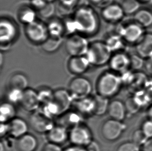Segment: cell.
Masks as SVG:
<instances>
[{
  "label": "cell",
  "instance_id": "9c48e42d",
  "mask_svg": "<svg viewBox=\"0 0 152 151\" xmlns=\"http://www.w3.org/2000/svg\"><path fill=\"white\" fill-rule=\"evenodd\" d=\"M25 33L30 41L42 44L50 36L47 25L39 21L35 20L26 25Z\"/></svg>",
  "mask_w": 152,
  "mask_h": 151
},
{
  "label": "cell",
  "instance_id": "6da1fadb",
  "mask_svg": "<svg viewBox=\"0 0 152 151\" xmlns=\"http://www.w3.org/2000/svg\"><path fill=\"white\" fill-rule=\"evenodd\" d=\"M76 32L91 35L97 32L99 20L97 15L92 8L83 6L75 12L73 17Z\"/></svg>",
  "mask_w": 152,
  "mask_h": 151
},
{
  "label": "cell",
  "instance_id": "3957f363",
  "mask_svg": "<svg viewBox=\"0 0 152 151\" xmlns=\"http://www.w3.org/2000/svg\"><path fill=\"white\" fill-rule=\"evenodd\" d=\"M113 51L105 42L95 41L89 46L86 57L91 65H104L109 63Z\"/></svg>",
  "mask_w": 152,
  "mask_h": 151
},
{
  "label": "cell",
  "instance_id": "603a6c76",
  "mask_svg": "<svg viewBox=\"0 0 152 151\" xmlns=\"http://www.w3.org/2000/svg\"><path fill=\"white\" fill-rule=\"evenodd\" d=\"M132 19L145 30L152 28V10L149 8H140L132 16Z\"/></svg>",
  "mask_w": 152,
  "mask_h": 151
},
{
  "label": "cell",
  "instance_id": "7a4b0ae2",
  "mask_svg": "<svg viewBox=\"0 0 152 151\" xmlns=\"http://www.w3.org/2000/svg\"><path fill=\"white\" fill-rule=\"evenodd\" d=\"M122 82L121 76L117 73L112 71L104 73L97 81L98 94L108 98L115 96L121 90Z\"/></svg>",
  "mask_w": 152,
  "mask_h": 151
},
{
  "label": "cell",
  "instance_id": "5b68a950",
  "mask_svg": "<svg viewBox=\"0 0 152 151\" xmlns=\"http://www.w3.org/2000/svg\"><path fill=\"white\" fill-rule=\"evenodd\" d=\"M89 46L85 37L77 34L71 35L65 43L66 51L71 57L86 55Z\"/></svg>",
  "mask_w": 152,
  "mask_h": 151
},
{
  "label": "cell",
  "instance_id": "7402d4cb",
  "mask_svg": "<svg viewBox=\"0 0 152 151\" xmlns=\"http://www.w3.org/2000/svg\"><path fill=\"white\" fill-rule=\"evenodd\" d=\"M16 146L18 151H35L38 146V141L34 135L27 133L19 138Z\"/></svg>",
  "mask_w": 152,
  "mask_h": 151
},
{
  "label": "cell",
  "instance_id": "e0dca14e",
  "mask_svg": "<svg viewBox=\"0 0 152 151\" xmlns=\"http://www.w3.org/2000/svg\"><path fill=\"white\" fill-rule=\"evenodd\" d=\"M90 65L86 56L72 57L68 62V68L72 74L80 75L86 72Z\"/></svg>",
  "mask_w": 152,
  "mask_h": 151
},
{
  "label": "cell",
  "instance_id": "9a60e30c",
  "mask_svg": "<svg viewBox=\"0 0 152 151\" xmlns=\"http://www.w3.org/2000/svg\"><path fill=\"white\" fill-rule=\"evenodd\" d=\"M20 104L27 111L34 112L37 111L41 105L37 91L30 88L25 90Z\"/></svg>",
  "mask_w": 152,
  "mask_h": 151
},
{
  "label": "cell",
  "instance_id": "484cf974",
  "mask_svg": "<svg viewBox=\"0 0 152 151\" xmlns=\"http://www.w3.org/2000/svg\"><path fill=\"white\" fill-rule=\"evenodd\" d=\"M16 110L14 105L10 102H3L0 107L1 123H8L15 118Z\"/></svg>",
  "mask_w": 152,
  "mask_h": 151
},
{
  "label": "cell",
  "instance_id": "ab89813d",
  "mask_svg": "<svg viewBox=\"0 0 152 151\" xmlns=\"http://www.w3.org/2000/svg\"><path fill=\"white\" fill-rule=\"evenodd\" d=\"M42 151H63L60 145L49 142L44 146Z\"/></svg>",
  "mask_w": 152,
  "mask_h": 151
},
{
  "label": "cell",
  "instance_id": "7c38bea8",
  "mask_svg": "<svg viewBox=\"0 0 152 151\" xmlns=\"http://www.w3.org/2000/svg\"><path fill=\"white\" fill-rule=\"evenodd\" d=\"M17 28L12 21L8 19H1L0 23L1 48L8 49L9 45L16 37Z\"/></svg>",
  "mask_w": 152,
  "mask_h": 151
},
{
  "label": "cell",
  "instance_id": "cb8c5ba5",
  "mask_svg": "<svg viewBox=\"0 0 152 151\" xmlns=\"http://www.w3.org/2000/svg\"><path fill=\"white\" fill-rule=\"evenodd\" d=\"M62 115L60 124L68 128H72L78 125L83 123V115L78 112H69Z\"/></svg>",
  "mask_w": 152,
  "mask_h": 151
},
{
  "label": "cell",
  "instance_id": "f1b7e54d",
  "mask_svg": "<svg viewBox=\"0 0 152 151\" xmlns=\"http://www.w3.org/2000/svg\"><path fill=\"white\" fill-rule=\"evenodd\" d=\"M95 100V110L94 114L102 116L107 113L110 102L109 98L98 94L94 96Z\"/></svg>",
  "mask_w": 152,
  "mask_h": 151
},
{
  "label": "cell",
  "instance_id": "60d3db41",
  "mask_svg": "<svg viewBox=\"0 0 152 151\" xmlns=\"http://www.w3.org/2000/svg\"><path fill=\"white\" fill-rule=\"evenodd\" d=\"M31 2L32 8L37 9V11L43 8L48 3L45 0H31Z\"/></svg>",
  "mask_w": 152,
  "mask_h": 151
},
{
  "label": "cell",
  "instance_id": "f35d334b",
  "mask_svg": "<svg viewBox=\"0 0 152 151\" xmlns=\"http://www.w3.org/2000/svg\"><path fill=\"white\" fill-rule=\"evenodd\" d=\"M141 129L148 139L152 138V120H147L143 123Z\"/></svg>",
  "mask_w": 152,
  "mask_h": 151
},
{
  "label": "cell",
  "instance_id": "816d5d0a",
  "mask_svg": "<svg viewBox=\"0 0 152 151\" xmlns=\"http://www.w3.org/2000/svg\"><path fill=\"white\" fill-rule=\"evenodd\" d=\"M45 1H46L48 3H53L55 0H45Z\"/></svg>",
  "mask_w": 152,
  "mask_h": 151
},
{
  "label": "cell",
  "instance_id": "c3c4849f",
  "mask_svg": "<svg viewBox=\"0 0 152 151\" xmlns=\"http://www.w3.org/2000/svg\"><path fill=\"white\" fill-rule=\"evenodd\" d=\"M144 66L146 70L152 73V57L145 60V65Z\"/></svg>",
  "mask_w": 152,
  "mask_h": 151
},
{
  "label": "cell",
  "instance_id": "4dcf8cb0",
  "mask_svg": "<svg viewBox=\"0 0 152 151\" xmlns=\"http://www.w3.org/2000/svg\"><path fill=\"white\" fill-rule=\"evenodd\" d=\"M121 5L126 16H133L141 8V4L138 0H123Z\"/></svg>",
  "mask_w": 152,
  "mask_h": 151
},
{
  "label": "cell",
  "instance_id": "74e56055",
  "mask_svg": "<svg viewBox=\"0 0 152 151\" xmlns=\"http://www.w3.org/2000/svg\"><path fill=\"white\" fill-rule=\"evenodd\" d=\"M115 151H140V147L132 141H128L119 144Z\"/></svg>",
  "mask_w": 152,
  "mask_h": 151
},
{
  "label": "cell",
  "instance_id": "8992f818",
  "mask_svg": "<svg viewBox=\"0 0 152 151\" xmlns=\"http://www.w3.org/2000/svg\"><path fill=\"white\" fill-rule=\"evenodd\" d=\"M69 92L74 100H78L90 96L93 86L88 79L83 77L74 78L69 84Z\"/></svg>",
  "mask_w": 152,
  "mask_h": 151
},
{
  "label": "cell",
  "instance_id": "1f68e13d",
  "mask_svg": "<svg viewBox=\"0 0 152 151\" xmlns=\"http://www.w3.org/2000/svg\"><path fill=\"white\" fill-rule=\"evenodd\" d=\"M61 38L49 36L45 41L42 44V49L47 52H53L56 51L61 44Z\"/></svg>",
  "mask_w": 152,
  "mask_h": 151
},
{
  "label": "cell",
  "instance_id": "44dd1931",
  "mask_svg": "<svg viewBox=\"0 0 152 151\" xmlns=\"http://www.w3.org/2000/svg\"><path fill=\"white\" fill-rule=\"evenodd\" d=\"M127 109L125 104L119 100H113L110 102L107 113L111 118L123 121L125 118Z\"/></svg>",
  "mask_w": 152,
  "mask_h": 151
},
{
  "label": "cell",
  "instance_id": "d6986e66",
  "mask_svg": "<svg viewBox=\"0 0 152 151\" xmlns=\"http://www.w3.org/2000/svg\"><path fill=\"white\" fill-rule=\"evenodd\" d=\"M10 135L15 138L18 139L27 134L29 129L26 121L20 118H15L9 122Z\"/></svg>",
  "mask_w": 152,
  "mask_h": 151
},
{
  "label": "cell",
  "instance_id": "ee69618b",
  "mask_svg": "<svg viewBox=\"0 0 152 151\" xmlns=\"http://www.w3.org/2000/svg\"><path fill=\"white\" fill-rule=\"evenodd\" d=\"M8 134H10V126L8 123H1L0 127L1 137H4Z\"/></svg>",
  "mask_w": 152,
  "mask_h": 151
},
{
  "label": "cell",
  "instance_id": "bcb514c9",
  "mask_svg": "<svg viewBox=\"0 0 152 151\" xmlns=\"http://www.w3.org/2000/svg\"><path fill=\"white\" fill-rule=\"evenodd\" d=\"M141 148V151H152V138L148 139Z\"/></svg>",
  "mask_w": 152,
  "mask_h": 151
},
{
  "label": "cell",
  "instance_id": "f907efd6",
  "mask_svg": "<svg viewBox=\"0 0 152 151\" xmlns=\"http://www.w3.org/2000/svg\"><path fill=\"white\" fill-rule=\"evenodd\" d=\"M0 151H5L4 144L2 142H1L0 143Z\"/></svg>",
  "mask_w": 152,
  "mask_h": 151
},
{
  "label": "cell",
  "instance_id": "ac0fdd59",
  "mask_svg": "<svg viewBox=\"0 0 152 151\" xmlns=\"http://www.w3.org/2000/svg\"><path fill=\"white\" fill-rule=\"evenodd\" d=\"M48 138L50 142L60 145L65 143L69 138V133L65 127L58 125H55L47 133Z\"/></svg>",
  "mask_w": 152,
  "mask_h": 151
},
{
  "label": "cell",
  "instance_id": "681fc988",
  "mask_svg": "<svg viewBox=\"0 0 152 151\" xmlns=\"http://www.w3.org/2000/svg\"><path fill=\"white\" fill-rule=\"evenodd\" d=\"M141 4H148L152 3V0H138Z\"/></svg>",
  "mask_w": 152,
  "mask_h": 151
},
{
  "label": "cell",
  "instance_id": "7dc6e473",
  "mask_svg": "<svg viewBox=\"0 0 152 151\" xmlns=\"http://www.w3.org/2000/svg\"><path fill=\"white\" fill-rule=\"evenodd\" d=\"M63 151H87L86 148L77 145H72L70 147H66Z\"/></svg>",
  "mask_w": 152,
  "mask_h": 151
},
{
  "label": "cell",
  "instance_id": "7bdbcfd3",
  "mask_svg": "<svg viewBox=\"0 0 152 151\" xmlns=\"http://www.w3.org/2000/svg\"><path fill=\"white\" fill-rule=\"evenodd\" d=\"M92 3L96 5L104 8L107 6L113 3V0H91Z\"/></svg>",
  "mask_w": 152,
  "mask_h": 151
},
{
  "label": "cell",
  "instance_id": "d6a6232c",
  "mask_svg": "<svg viewBox=\"0 0 152 151\" xmlns=\"http://www.w3.org/2000/svg\"><path fill=\"white\" fill-rule=\"evenodd\" d=\"M24 91L17 89L10 88L6 95L8 102L12 104H20L23 98V94Z\"/></svg>",
  "mask_w": 152,
  "mask_h": 151
},
{
  "label": "cell",
  "instance_id": "ba28073f",
  "mask_svg": "<svg viewBox=\"0 0 152 151\" xmlns=\"http://www.w3.org/2000/svg\"><path fill=\"white\" fill-rule=\"evenodd\" d=\"M69 139L73 145L85 147L93 141V134L88 127L82 123L71 129Z\"/></svg>",
  "mask_w": 152,
  "mask_h": 151
},
{
  "label": "cell",
  "instance_id": "836d02e7",
  "mask_svg": "<svg viewBox=\"0 0 152 151\" xmlns=\"http://www.w3.org/2000/svg\"><path fill=\"white\" fill-rule=\"evenodd\" d=\"M41 104L44 105L51 102L53 99L54 91L50 88H42L37 91Z\"/></svg>",
  "mask_w": 152,
  "mask_h": 151
},
{
  "label": "cell",
  "instance_id": "f6af8a7d",
  "mask_svg": "<svg viewBox=\"0 0 152 151\" xmlns=\"http://www.w3.org/2000/svg\"><path fill=\"white\" fill-rule=\"evenodd\" d=\"M78 0H59L62 6L66 8H72L74 7L78 2Z\"/></svg>",
  "mask_w": 152,
  "mask_h": 151
},
{
  "label": "cell",
  "instance_id": "8fae6325",
  "mask_svg": "<svg viewBox=\"0 0 152 151\" xmlns=\"http://www.w3.org/2000/svg\"><path fill=\"white\" fill-rule=\"evenodd\" d=\"M109 64L112 72L117 74H123L131 70L130 54L125 51L116 52L112 56Z\"/></svg>",
  "mask_w": 152,
  "mask_h": 151
},
{
  "label": "cell",
  "instance_id": "277c9868",
  "mask_svg": "<svg viewBox=\"0 0 152 151\" xmlns=\"http://www.w3.org/2000/svg\"><path fill=\"white\" fill-rule=\"evenodd\" d=\"M145 29L136 23L133 19L118 27L117 34L127 45L136 46L146 33Z\"/></svg>",
  "mask_w": 152,
  "mask_h": 151
},
{
  "label": "cell",
  "instance_id": "5bb4252c",
  "mask_svg": "<svg viewBox=\"0 0 152 151\" xmlns=\"http://www.w3.org/2000/svg\"><path fill=\"white\" fill-rule=\"evenodd\" d=\"M74 100L69 91L60 89L54 91L53 101L59 109L61 115L69 110Z\"/></svg>",
  "mask_w": 152,
  "mask_h": 151
},
{
  "label": "cell",
  "instance_id": "b9f144b4",
  "mask_svg": "<svg viewBox=\"0 0 152 151\" xmlns=\"http://www.w3.org/2000/svg\"><path fill=\"white\" fill-rule=\"evenodd\" d=\"M87 151H101L100 145L97 141L93 140L85 147Z\"/></svg>",
  "mask_w": 152,
  "mask_h": 151
},
{
  "label": "cell",
  "instance_id": "8d00e7d4",
  "mask_svg": "<svg viewBox=\"0 0 152 151\" xmlns=\"http://www.w3.org/2000/svg\"><path fill=\"white\" fill-rule=\"evenodd\" d=\"M55 7L53 3H48L45 7L39 10V15L44 18H50L55 13Z\"/></svg>",
  "mask_w": 152,
  "mask_h": 151
},
{
  "label": "cell",
  "instance_id": "2e32d148",
  "mask_svg": "<svg viewBox=\"0 0 152 151\" xmlns=\"http://www.w3.org/2000/svg\"><path fill=\"white\" fill-rule=\"evenodd\" d=\"M136 53L146 60L152 57V32H146L135 46Z\"/></svg>",
  "mask_w": 152,
  "mask_h": 151
},
{
  "label": "cell",
  "instance_id": "e575fe53",
  "mask_svg": "<svg viewBox=\"0 0 152 151\" xmlns=\"http://www.w3.org/2000/svg\"><path fill=\"white\" fill-rule=\"evenodd\" d=\"M130 60H131V68L130 69L136 71H138L143 68L145 65V59L137 53H134L130 54Z\"/></svg>",
  "mask_w": 152,
  "mask_h": 151
},
{
  "label": "cell",
  "instance_id": "d4e9b609",
  "mask_svg": "<svg viewBox=\"0 0 152 151\" xmlns=\"http://www.w3.org/2000/svg\"><path fill=\"white\" fill-rule=\"evenodd\" d=\"M29 80L27 76L20 73L12 75L8 81L10 88L17 89L23 91L29 88Z\"/></svg>",
  "mask_w": 152,
  "mask_h": 151
},
{
  "label": "cell",
  "instance_id": "4316f807",
  "mask_svg": "<svg viewBox=\"0 0 152 151\" xmlns=\"http://www.w3.org/2000/svg\"><path fill=\"white\" fill-rule=\"evenodd\" d=\"M48 32L50 36L57 38H61L65 32L64 24L59 19L51 20L47 25Z\"/></svg>",
  "mask_w": 152,
  "mask_h": 151
},
{
  "label": "cell",
  "instance_id": "30bf717a",
  "mask_svg": "<svg viewBox=\"0 0 152 151\" xmlns=\"http://www.w3.org/2000/svg\"><path fill=\"white\" fill-rule=\"evenodd\" d=\"M30 125L34 131L39 133H48L55 125L53 118L44 114L41 110L35 111L29 119Z\"/></svg>",
  "mask_w": 152,
  "mask_h": 151
},
{
  "label": "cell",
  "instance_id": "4fadbf2b",
  "mask_svg": "<svg viewBox=\"0 0 152 151\" xmlns=\"http://www.w3.org/2000/svg\"><path fill=\"white\" fill-rule=\"evenodd\" d=\"M103 18L112 23H117L123 20L126 15L121 4L112 3L103 8Z\"/></svg>",
  "mask_w": 152,
  "mask_h": 151
},
{
  "label": "cell",
  "instance_id": "d590c367",
  "mask_svg": "<svg viewBox=\"0 0 152 151\" xmlns=\"http://www.w3.org/2000/svg\"><path fill=\"white\" fill-rule=\"evenodd\" d=\"M148 139L141 129L134 131L132 135V141L140 147L146 142Z\"/></svg>",
  "mask_w": 152,
  "mask_h": 151
},
{
  "label": "cell",
  "instance_id": "ffe728a7",
  "mask_svg": "<svg viewBox=\"0 0 152 151\" xmlns=\"http://www.w3.org/2000/svg\"><path fill=\"white\" fill-rule=\"evenodd\" d=\"M75 107L76 111L82 115L83 116L94 114L95 110L94 97H92L89 96L75 100Z\"/></svg>",
  "mask_w": 152,
  "mask_h": 151
},
{
  "label": "cell",
  "instance_id": "52a82bcc",
  "mask_svg": "<svg viewBox=\"0 0 152 151\" xmlns=\"http://www.w3.org/2000/svg\"><path fill=\"white\" fill-rule=\"evenodd\" d=\"M126 128L125 125L122 121L110 118L102 125L101 135L107 141H116L121 137Z\"/></svg>",
  "mask_w": 152,
  "mask_h": 151
},
{
  "label": "cell",
  "instance_id": "83f0119b",
  "mask_svg": "<svg viewBox=\"0 0 152 151\" xmlns=\"http://www.w3.org/2000/svg\"><path fill=\"white\" fill-rule=\"evenodd\" d=\"M105 42L111 48L113 52L125 51L124 48L125 49L126 46L127 45L123 38L117 33L109 36Z\"/></svg>",
  "mask_w": 152,
  "mask_h": 151
},
{
  "label": "cell",
  "instance_id": "f546056e",
  "mask_svg": "<svg viewBox=\"0 0 152 151\" xmlns=\"http://www.w3.org/2000/svg\"><path fill=\"white\" fill-rule=\"evenodd\" d=\"M36 16V12L34 8L27 6L21 8L18 12L19 20L26 25L35 21Z\"/></svg>",
  "mask_w": 152,
  "mask_h": 151
}]
</instances>
